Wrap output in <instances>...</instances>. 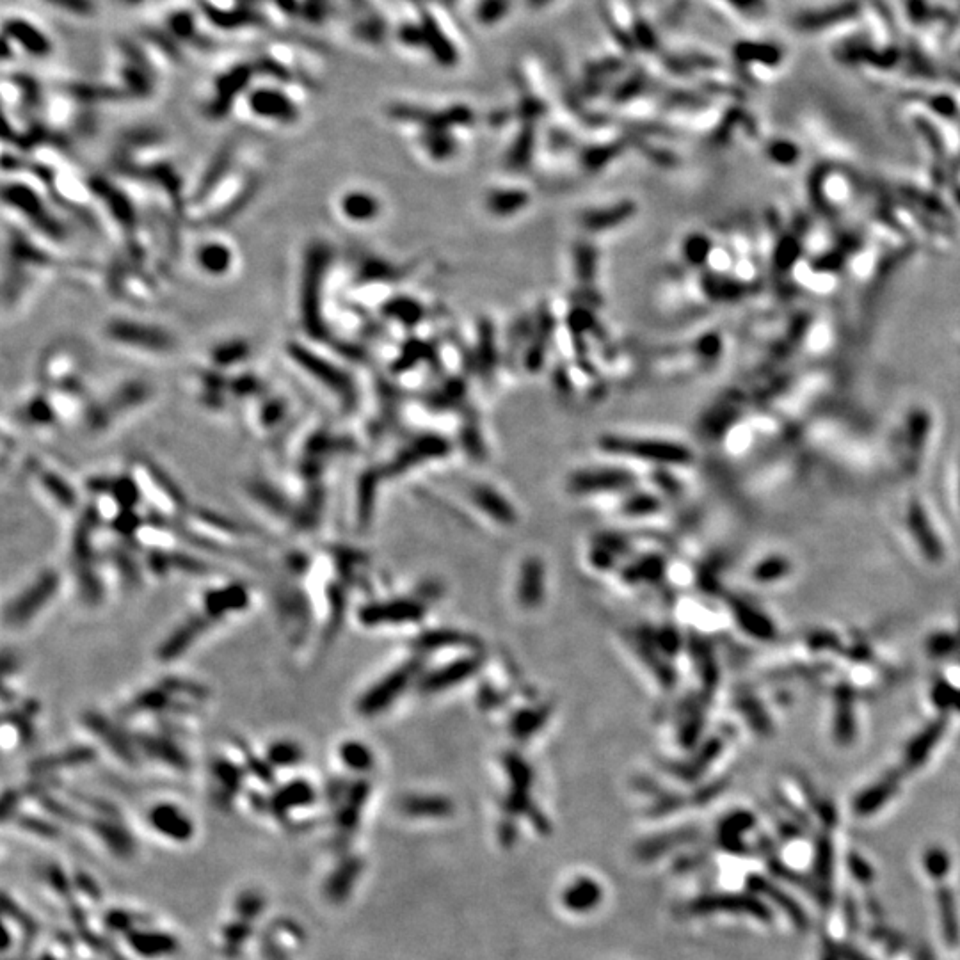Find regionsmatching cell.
I'll list each match as a JSON object with an SVG mask.
<instances>
[{
  "mask_svg": "<svg viewBox=\"0 0 960 960\" xmlns=\"http://www.w3.org/2000/svg\"><path fill=\"white\" fill-rule=\"evenodd\" d=\"M82 358L79 351L68 344H56L48 347L41 358L40 376L47 390L80 386Z\"/></svg>",
  "mask_w": 960,
  "mask_h": 960,
  "instance_id": "16",
  "label": "cell"
},
{
  "mask_svg": "<svg viewBox=\"0 0 960 960\" xmlns=\"http://www.w3.org/2000/svg\"><path fill=\"white\" fill-rule=\"evenodd\" d=\"M104 512L95 502L84 505L77 516L70 537V568L73 571L80 600L88 607H98L104 600L105 587L100 573V555L96 552V532L104 525Z\"/></svg>",
  "mask_w": 960,
  "mask_h": 960,
  "instance_id": "1",
  "label": "cell"
},
{
  "mask_svg": "<svg viewBox=\"0 0 960 960\" xmlns=\"http://www.w3.org/2000/svg\"><path fill=\"white\" fill-rule=\"evenodd\" d=\"M313 800H315V788L312 784L304 779H296L274 793V797L269 799V809H272L274 816L281 818L296 809L312 806Z\"/></svg>",
  "mask_w": 960,
  "mask_h": 960,
  "instance_id": "31",
  "label": "cell"
},
{
  "mask_svg": "<svg viewBox=\"0 0 960 960\" xmlns=\"http://www.w3.org/2000/svg\"><path fill=\"white\" fill-rule=\"evenodd\" d=\"M210 571L205 560L192 555L189 552H180V550H166V575L173 573H185V575H203Z\"/></svg>",
  "mask_w": 960,
  "mask_h": 960,
  "instance_id": "45",
  "label": "cell"
},
{
  "mask_svg": "<svg viewBox=\"0 0 960 960\" xmlns=\"http://www.w3.org/2000/svg\"><path fill=\"white\" fill-rule=\"evenodd\" d=\"M137 749L141 758L153 760L176 772H187L191 768V758L175 735L166 731H137L134 733Z\"/></svg>",
  "mask_w": 960,
  "mask_h": 960,
  "instance_id": "17",
  "label": "cell"
},
{
  "mask_svg": "<svg viewBox=\"0 0 960 960\" xmlns=\"http://www.w3.org/2000/svg\"><path fill=\"white\" fill-rule=\"evenodd\" d=\"M338 760L354 774H367L376 765V756L367 744L360 740H344L338 745Z\"/></svg>",
  "mask_w": 960,
  "mask_h": 960,
  "instance_id": "39",
  "label": "cell"
},
{
  "mask_svg": "<svg viewBox=\"0 0 960 960\" xmlns=\"http://www.w3.org/2000/svg\"><path fill=\"white\" fill-rule=\"evenodd\" d=\"M96 760V751L89 745H72L63 751L50 752L32 761L34 774H50L64 768L84 767Z\"/></svg>",
  "mask_w": 960,
  "mask_h": 960,
  "instance_id": "29",
  "label": "cell"
},
{
  "mask_svg": "<svg viewBox=\"0 0 960 960\" xmlns=\"http://www.w3.org/2000/svg\"><path fill=\"white\" fill-rule=\"evenodd\" d=\"M265 760L271 763V767L276 768H294L299 767L306 758V751L303 745L290 740V738H278L265 749Z\"/></svg>",
  "mask_w": 960,
  "mask_h": 960,
  "instance_id": "40",
  "label": "cell"
},
{
  "mask_svg": "<svg viewBox=\"0 0 960 960\" xmlns=\"http://www.w3.org/2000/svg\"><path fill=\"white\" fill-rule=\"evenodd\" d=\"M333 210L340 223L351 226H367L383 214V203L376 194L361 187H349L338 192L333 201Z\"/></svg>",
  "mask_w": 960,
  "mask_h": 960,
  "instance_id": "18",
  "label": "cell"
},
{
  "mask_svg": "<svg viewBox=\"0 0 960 960\" xmlns=\"http://www.w3.org/2000/svg\"><path fill=\"white\" fill-rule=\"evenodd\" d=\"M251 607V589L244 582H226L203 592L200 610L212 623L221 624Z\"/></svg>",
  "mask_w": 960,
  "mask_h": 960,
  "instance_id": "15",
  "label": "cell"
},
{
  "mask_svg": "<svg viewBox=\"0 0 960 960\" xmlns=\"http://www.w3.org/2000/svg\"><path fill=\"white\" fill-rule=\"evenodd\" d=\"M107 560L111 562V566L120 578L121 584L125 585L127 589H137L139 585L143 584L146 568H144V562H139V559H137L134 544L121 541L118 546H112L111 552L107 555Z\"/></svg>",
  "mask_w": 960,
  "mask_h": 960,
  "instance_id": "32",
  "label": "cell"
},
{
  "mask_svg": "<svg viewBox=\"0 0 960 960\" xmlns=\"http://www.w3.org/2000/svg\"><path fill=\"white\" fill-rule=\"evenodd\" d=\"M601 448L614 456L630 457L637 461L665 466H685L692 461V454L685 445L651 438L608 436L600 441Z\"/></svg>",
  "mask_w": 960,
  "mask_h": 960,
  "instance_id": "9",
  "label": "cell"
},
{
  "mask_svg": "<svg viewBox=\"0 0 960 960\" xmlns=\"http://www.w3.org/2000/svg\"><path fill=\"white\" fill-rule=\"evenodd\" d=\"M132 472L136 473L144 496H157L159 504H164L166 507L168 516L180 520L182 516L189 514L192 505H189L187 496L175 480L160 468L159 464L153 463L148 457H137L132 464Z\"/></svg>",
  "mask_w": 960,
  "mask_h": 960,
  "instance_id": "11",
  "label": "cell"
},
{
  "mask_svg": "<svg viewBox=\"0 0 960 960\" xmlns=\"http://www.w3.org/2000/svg\"><path fill=\"white\" fill-rule=\"evenodd\" d=\"M32 473H34V479L38 482L41 491L56 504V507L66 512L79 511V493L68 480L64 479L61 473L45 468L41 464H36Z\"/></svg>",
  "mask_w": 960,
  "mask_h": 960,
  "instance_id": "25",
  "label": "cell"
},
{
  "mask_svg": "<svg viewBox=\"0 0 960 960\" xmlns=\"http://www.w3.org/2000/svg\"><path fill=\"white\" fill-rule=\"evenodd\" d=\"M187 516L194 521V527L216 539H244L249 534L240 521L208 507H191Z\"/></svg>",
  "mask_w": 960,
  "mask_h": 960,
  "instance_id": "27",
  "label": "cell"
},
{
  "mask_svg": "<svg viewBox=\"0 0 960 960\" xmlns=\"http://www.w3.org/2000/svg\"><path fill=\"white\" fill-rule=\"evenodd\" d=\"M384 473L377 470H367L360 477L358 482V491H356V523L358 527L367 528L374 521V512L377 507V489H379V480L383 479Z\"/></svg>",
  "mask_w": 960,
  "mask_h": 960,
  "instance_id": "35",
  "label": "cell"
},
{
  "mask_svg": "<svg viewBox=\"0 0 960 960\" xmlns=\"http://www.w3.org/2000/svg\"><path fill=\"white\" fill-rule=\"evenodd\" d=\"M946 728H948V717L941 715L936 720H932L927 728L921 729L905 749V767L911 770L921 767L930 756V752L934 751L937 742L943 738Z\"/></svg>",
  "mask_w": 960,
  "mask_h": 960,
  "instance_id": "30",
  "label": "cell"
},
{
  "mask_svg": "<svg viewBox=\"0 0 960 960\" xmlns=\"http://www.w3.org/2000/svg\"><path fill=\"white\" fill-rule=\"evenodd\" d=\"M63 578L56 569L47 568L32 578L6 603L2 617L8 630H24L56 600Z\"/></svg>",
  "mask_w": 960,
  "mask_h": 960,
  "instance_id": "4",
  "label": "cell"
},
{
  "mask_svg": "<svg viewBox=\"0 0 960 960\" xmlns=\"http://www.w3.org/2000/svg\"><path fill=\"white\" fill-rule=\"evenodd\" d=\"M153 397L155 392L152 386L144 381L121 384L116 390H112L109 397L96 404H89L84 415V424L88 425L89 432L109 431L112 425L118 424L123 418L141 411L146 404L152 402Z\"/></svg>",
  "mask_w": 960,
  "mask_h": 960,
  "instance_id": "5",
  "label": "cell"
},
{
  "mask_svg": "<svg viewBox=\"0 0 960 960\" xmlns=\"http://www.w3.org/2000/svg\"><path fill=\"white\" fill-rule=\"evenodd\" d=\"M898 788V777L895 774H889L886 779H882L877 784H873L872 788H868L866 792L861 793L856 799V808L857 813L861 815H868V813H873L877 811L880 806H884V802H888L893 793L896 792Z\"/></svg>",
  "mask_w": 960,
  "mask_h": 960,
  "instance_id": "41",
  "label": "cell"
},
{
  "mask_svg": "<svg viewBox=\"0 0 960 960\" xmlns=\"http://www.w3.org/2000/svg\"><path fill=\"white\" fill-rule=\"evenodd\" d=\"M242 109L251 120L265 127H294L301 120L299 98L278 86L258 88L244 93Z\"/></svg>",
  "mask_w": 960,
  "mask_h": 960,
  "instance_id": "8",
  "label": "cell"
},
{
  "mask_svg": "<svg viewBox=\"0 0 960 960\" xmlns=\"http://www.w3.org/2000/svg\"><path fill=\"white\" fill-rule=\"evenodd\" d=\"M905 521H907V528L914 537V541L920 546L923 557L932 564H939L944 559L943 543L937 537L936 530H934L930 518H928L927 509L921 505L920 500L909 502Z\"/></svg>",
  "mask_w": 960,
  "mask_h": 960,
  "instance_id": "23",
  "label": "cell"
},
{
  "mask_svg": "<svg viewBox=\"0 0 960 960\" xmlns=\"http://www.w3.org/2000/svg\"><path fill=\"white\" fill-rule=\"evenodd\" d=\"M790 571H792L790 560L781 557V555H772V557H767V559L761 560L754 566L752 580H756L760 584H772V582L783 580L784 576L790 575Z\"/></svg>",
  "mask_w": 960,
  "mask_h": 960,
  "instance_id": "46",
  "label": "cell"
},
{
  "mask_svg": "<svg viewBox=\"0 0 960 960\" xmlns=\"http://www.w3.org/2000/svg\"><path fill=\"white\" fill-rule=\"evenodd\" d=\"M148 820L160 836H166L169 840L184 843L194 836V825L189 820V816L175 804H169V802L155 804L150 809Z\"/></svg>",
  "mask_w": 960,
  "mask_h": 960,
  "instance_id": "24",
  "label": "cell"
},
{
  "mask_svg": "<svg viewBox=\"0 0 960 960\" xmlns=\"http://www.w3.org/2000/svg\"><path fill=\"white\" fill-rule=\"evenodd\" d=\"M288 576V575H287ZM274 589V610L292 646H303L313 628V601L299 578L290 576Z\"/></svg>",
  "mask_w": 960,
  "mask_h": 960,
  "instance_id": "6",
  "label": "cell"
},
{
  "mask_svg": "<svg viewBox=\"0 0 960 960\" xmlns=\"http://www.w3.org/2000/svg\"><path fill=\"white\" fill-rule=\"evenodd\" d=\"M683 832H672V834H664V836H658V838H651V840L646 841V843L639 848V857L651 859V857L662 856L667 850L674 848L672 845L681 843V841H687L688 838H690V834H683Z\"/></svg>",
  "mask_w": 960,
  "mask_h": 960,
  "instance_id": "48",
  "label": "cell"
},
{
  "mask_svg": "<svg viewBox=\"0 0 960 960\" xmlns=\"http://www.w3.org/2000/svg\"><path fill=\"white\" fill-rule=\"evenodd\" d=\"M480 662H482V656L479 655L461 656L452 664L443 665L436 671L420 676L416 687L420 688L422 694H440L447 688L456 687L468 678H472V674L479 671Z\"/></svg>",
  "mask_w": 960,
  "mask_h": 960,
  "instance_id": "22",
  "label": "cell"
},
{
  "mask_svg": "<svg viewBox=\"0 0 960 960\" xmlns=\"http://www.w3.org/2000/svg\"><path fill=\"white\" fill-rule=\"evenodd\" d=\"M470 491V498L473 504L488 516L489 520L495 521L502 527H514L518 521V514L514 511L511 502L505 498L502 493H498L495 488L488 484H475Z\"/></svg>",
  "mask_w": 960,
  "mask_h": 960,
  "instance_id": "26",
  "label": "cell"
},
{
  "mask_svg": "<svg viewBox=\"0 0 960 960\" xmlns=\"http://www.w3.org/2000/svg\"><path fill=\"white\" fill-rule=\"evenodd\" d=\"M429 610L424 600L416 596H395L386 600L370 601L358 610V621L365 628L406 626L420 623Z\"/></svg>",
  "mask_w": 960,
  "mask_h": 960,
  "instance_id": "12",
  "label": "cell"
},
{
  "mask_svg": "<svg viewBox=\"0 0 960 960\" xmlns=\"http://www.w3.org/2000/svg\"><path fill=\"white\" fill-rule=\"evenodd\" d=\"M957 690H959V688L953 687L952 683H948L946 680H937L936 683H934V687H932V701L936 704L939 712L953 710Z\"/></svg>",
  "mask_w": 960,
  "mask_h": 960,
  "instance_id": "49",
  "label": "cell"
},
{
  "mask_svg": "<svg viewBox=\"0 0 960 960\" xmlns=\"http://www.w3.org/2000/svg\"><path fill=\"white\" fill-rule=\"evenodd\" d=\"M102 336L116 351L144 360H169L178 351V340L169 329L144 320L114 317L102 328Z\"/></svg>",
  "mask_w": 960,
  "mask_h": 960,
  "instance_id": "2",
  "label": "cell"
},
{
  "mask_svg": "<svg viewBox=\"0 0 960 960\" xmlns=\"http://www.w3.org/2000/svg\"><path fill=\"white\" fill-rule=\"evenodd\" d=\"M216 624L212 623L200 608L194 610L192 614L185 617L182 623L176 624L175 628L160 640L155 656L162 664H171L178 658L187 655Z\"/></svg>",
  "mask_w": 960,
  "mask_h": 960,
  "instance_id": "13",
  "label": "cell"
},
{
  "mask_svg": "<svg viewBox=\"0 0 960 960\" xmlns=\"http://www.w3.org/2000/svg\"><path fill=\"white\" fill-rule=\"evenodd\" d=\"M635 480L630 472L617 468H592L580 470L569 479L568 489L576 496H596L603 493H619L633 488Z\"/></svg>",
  "mask_w": 960,
  "mask_h": 960,
  "instance_id": "20",
  "label": "cell"
},
{
  "mask_svg": "<svg viewBox=\"0 0 960 960\" xmlns=\"http://www.w3.org/2000/svg\"><path fill=\"white\" fill-rule=\"evenodd\" d=\"M601 898V888L591 879L576 880L575 884L564 893V904L571 911H589L596 907Z\"/></svg>",
  "mask_w": 960,
  "mask_h": 960,
  "instance_id": "44",
  "label": "cell"
},
{
  "mask_svg": "<svg viewBox=\"0 0 960 960\" xmlns=\"http://www.w3.org/2000/svg\"><path fill=\"white\" fill-rule=\"evenodd\" d=\"M239 251L224 237H208L196 244L192 262L208 280H228L239 267Z\"/></svg>",
  "mask_w": 960,
  "mask_h": 960,
  "instance_id": "14",
  "label": "cell"
},
{
  "mask_svg": "<svg viewBox=\"0 0 960 960\" xmlns=\"http://www.w3.org/2000/svg\"><path fill=\"white\" fill-rule=\"evenodd\" d=\"M349 589L351 587L344 584L336 575L331 576L324 585L326 616L322 619V626H320V651H326L335 642L344 626L345 614L349 608Z\"/></svg>",
  "mask_w": 960,
  "mask_h": 960,
  "instance_id": "21",
  "label": "cell"
},
{
  "mask_svg": "<svg viewBox=\"0 0 960 960\" xmlns=\"http://www.w3.org/2000/svg\"><path fill=\"white\" fill-rule=\"evenodd\" d=\"M953 710L960 712V690H957V696H955V704H953Z\"/></svg>",
  "mask_w": 960,
  "mask_h": 960,
  "instance_id": "52",
  "label": "cell"
},
{
  "mask_svg": "<svg viewBox=\"0 0 960 960\" xmlns=\"http://www.w3.org/2000/svg\"><path fill=\"white\" fill-rule=\"evenodd\" d=\"M132 948L136 950L139 955H144V957H160V955H169V953H175L176 948H178V943L171 936H166V934H155V936H150V934H141V936H136L132 939Z\"/></svg>",
  "mask_w": 960,
  "mask_h": 960,
  "instance_id": "47",
  "label": "cell"
},
{
  "mask_svg": "<svg viewBox=\"0 0 960 960\" xmlns=\"http://www.w3.org/2000/svg\"><path fill=\"white\" fill-rule=\"evenodd\" d=\"M955 648H957V637H953L950 633H934L932 637H928L927 649L932 656L950 655Z\"/></svg>",
  "mask_w": 960,
  "mask_h": 960,
  "instance_id": "50",
  "label": "cell"
},
{
  "mask_svg": "<svg viewBox=\"0 0 960 960\" xmlns=\"http://www.w3.org/2000/svg\"><path fill=\"white\" fill-rule=\"evenodd\" d=\"M249 354H251L249 345L244 340H233V342L217 345L216 349L212 347L208 363L210 368L223 374V372H232L239 367H244L249 360Z\"/></svg>",
  "mask_w": 960,
  "mask_h": 960,
  "instance_id": "38",
  "label": "cell"
},
{
  "mask_svg": "<svg viewBox=\"0 0 960 960\" xmlns=\"http://www.w3.org/2000/svg\"><path fill=\"white\" fill-rule=\"evenodd\" d=\"M420 656L411 658L402 665L393 667L392 671L386 672L383 678L374 681L370 687L360 694L354 704L356 713L363 719H374L381 713L388 712L397 699L404 696L413 683H418L420 676Z\"/></svg>",
  "mask_w": 960,
  "mask_h": 960,
  "instance_id": "7",
  "label": "cell"
},
{
  "mask_svg": "<svg viewBox=\"0 0 960 960\" xmlns=\"http://www.w3.org/2000/svg\"><path fill=\"white\" fill-rule=\"evenodd\" d=\"M288 402L285 395L281 393H269L256 399L255 413H253V422H255L258 432L276 431L288 418Z\"/></svg>",
  "mask_w": 960,
  "mask_h": 960,
  "instance_id": "34",
  "label": "cell"
},
{
  "mask_svg": "<svg viewBox=\"0 0 960 960\" xmlns=\"http://www.w3.org/2000/svg\"><path fill=\"white\" fill-rule=\"evenodd\" d=\"M544 575L543 564L537 559H530L523 564L520 571V580H518V601L521 607H537L539 600H543L544 594Z\"/></svg>",
  "mask_w": 960,
  "mask_h": 960,
  "instance_id": "36",
  "label": "cell"
},
{
  "mask_svg": "<svg viewBox=\"0 0 960 960\" xmlns=\"http://www.w3.org/2000/svg\"><path fill=\"white\" fill-rule=\"evenodd\" d=\"M688 909L692 912L747 911L767 914L765 909L756 907L752 900L744 898V896H704L701 900H696L694 904H690Z\"/></svg>",
  "mask_w": 960,
  "mask_h": 960,
  "instance_id": "43",
  "label": "cell"
},
{
  "mask_svg": "<svg viewBox=\"0 0 960 960\" xmlns=\"http://www.w3.org/2000/svg\"><path fill=\"white\" fill-rule=\"evenodd\" d=\"M731 610H733L736 624L747 635H751L754 639L763 640V642L777 639L776 624L772 623L758 608L751 607L745 601L735 600L731 601Z\"/></svg>",
  "mask_w": 960,
  "mask_h": 960,
  "instance_id": "33",
  "label": "cell"
},
{
  "mask_svg": "<svg viewBox=\"0 0 960 960\" xmlns=\"http://www.w3.org/2000/svg\"><path fill=\"white\" fill-rule=\"evenodd\" d=\"M400 809L409 816H447L454 811L450 800L434 795H408L400 802Z\"/></svg>",
  "mask_w": 960,
  "mask_h": 960,
  "instance_id": "42",
  "label": "cell"
},
{
  "mask_svg": "<svg viewBox=\"0 0 960 960\" xmlns=\"http://www.w3.org/2000/svg\"><path fill=\"white\" fill-rule=\"evenodd\" d=\"M80 726L128 767H136L141 760L134 733H130L120 720L112 719L111 715L95 708H88L80 713Z\"/></svg>",
  "mask_w": 960,
  "mask_h": 960,
  "instance_id": "10",
  "label": "cell"
},
{
  "mask_svg": "<svg viewBox=\"0 0 960 960\" xmlns=\"http://www.w3.org/2000/svg\"><path fill=\"white\" fill-rule=\"evenodd\" d=\"M809 644L816 649H829L838 646V639L832 633H818L809 639Z\"/></svg>",
  "mask_w": 960,
  "mask_h": 960,
  "instance_id": "51",
  "label": "cell"
},
{
  "mask_svg": "<svg viewBox=\"0 0 960 960\" xmlns=\"http://www.w3.org/2000/svg\"><path fill=\"white\" fill-rule=\"evenodd\" d=\"M834 736L840 744L847 745L856 736V713H854V692L848 687L838 688L836 692V712H834Z\"/></svg>",
  "mask_w": 960,
  "mask_h": 960,
  "instance_id": "37",
  "label": "cell"
},
{
  "mask_svg": "<svg viewBox=\"0 0 960 960\" xmlns=\"http://www.w3.org/2000/svg\"><path fill=\"white\" fill-rule=\"evenodd\" d=\"M244 493L255 507L276 521L292 523L296 514V502L271 480L255 475L244 484Z\"/></svg>",
  "mask_w": 960,
  "mask_h": 960,
  "instance_id": "19",
  "label": "cell"
},
{
  "mask_svg": "<svg viewBox=\"0 0 960 960\" xmlns=\"http://www.w3.org/2000/svg\"><path fill=\"white\" fill-rule=\"evenodd\" d=\"M285 349L288 360L292 361L290 365L296 368L297 372L308 376L306 379L317 384L322 392L331 393V397L338 404H342V408H352L354 388L344 368L335 360H331L328 354H320L319 349H313L301 342H288Z\"/></svg>",
  "mask_w": 960,
  "mask_h": 960,
  "instance_id": "3",
  "label": "cell"
},
{
  "mask_svg": "<svg viewBox=\"0 0 960 960\" xmlns=\"http://www.w3.org/2000/svg\"><path fill=\"white\" fill-rule=\"evenodd\" d=\"M244 774H246L244 767L237 765L226 756H217L216 760H212L210 777L216 790L217 802L228 806L239 795Z\"/></svg>",
  "mask_w": 960,
  "mask_h": 960,
  "instance_id": "28",
  "label": "cell"
}]
</instances>
